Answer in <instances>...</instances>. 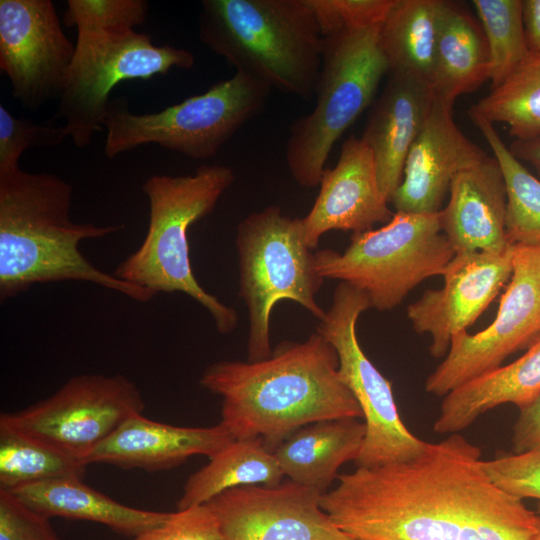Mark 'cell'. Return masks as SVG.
I'll return each instance as SVG.
<instances>
[{
	"label": "cell",
	"instance_id": "cell-4",
	"mask_svg": "<svg viewBox=\"0 0 540 540\" xmlns=\"http://www.w3.org/2000/svg\"><path fill=\"white\" fill-rule=\"evenodd\" d=\"M199 38L269 88L311 100L324 40L308 0H203Z\"/></svg>",
	"mask_w": 540,
	"mask_h": 540
},
{
	"label": "cell",
	"instance_id": "cell-2",
	"mask_svg": "<svg viewBox=\"0 0 540 540\" xmlns=\"http://www.w3.org/2000/svg\"><path fill=\"white\" fill-rule=\"evenodd\" d=\"M338 355L317 331L306 340L281 341L259 361H220L200 384L222 398L220 424L235 440L259 438L275 449L316 421L363 418L340 378Z\"/></svg>",
	"mask_w": 540,
	"mask_h": 540
},
{
	"label": "cell",
	"instance_id": "cell-18",
	"mask_svg": "<svg viewBox=\"0 0 540 540\" xmlns=\"http://www.w3.org/2000/svg\"><path fill=\"white\" fill-rule=\"evenodd\" d=\"M485 156L457 127L452 107L434 98L390 202L396 212H439L454 177Z\"/></svg>",
	"mask_w": 540,
	"mask_h": 540
},
{
	"label": "cell",
	"instance_id": "cell-38",
	"mask_svg": "<svg viewBox=\"0 0 540 540\" xmlns=\"http://www.w3.org/2000/svg\"><path fill=\"white\" fill-rule=\"evenodd\" d=\"M519 410L512 435L515 454L540 448V395L531 404Z\"/></svg>",
	"mask_w": 540,
	"mask_h": 540
},
{
	"label": "cell",
	"instance_id": "cell-25",
	"mask_svg": "<svg viewBox=\"0 0 540 540\" xmlns=\"http://www.w3.org/2000/svg\"><path fill=\"white\" fill-rule=\"evenodd\" d=\"M490 80V59L479 23L455 2L442 0L430 88L441 103L456 99Z\"/></svg>",
	"mask_w": 540,
	"mask_h": 540
},
{
	"label": "cell",
	"instance_id": "cell-33",
	"mask_svg": "<svg viewBox=\"0 0 540 540\" xmlns=\"http://www.w3.org/2000/svg\"><path fill=\"white\" fill-rule=\"evenodd\" d=\"M145 0H68L64 13L67 27L126 26L135 29L148 14Z\"/></svg>",
	"mask_w": 540,
	"mask_h": 540
},
{
	"label": "cell",
	"instance_id": "cell-27",
	"mask_svg": "<svg viewBox=\"0 0 540 540\" xmlns=\"http://www.w3.org/2000/svg\"><path fill=\"white\" fill-rule=\"evenodd\" d=\"M284 474L259 438L233 440L186 481L177 509L203 505L220 493L245 485H279Z\"/></svg>",
	"mask_w": 540,
	"mask_h": 540
},
{
	"label": "cell",
	"instance_id": "cell-17",
	"mask_svg": "<svg viewBox=\"0 0 540 540\" xmlns=\"http://www.w3.org/2000/svg\"><path fill=\"white\" fill-rule=\"evenodd\" d=\"M320 190L302 218L305 240L312 250L330 230L361 233L388 223L394 213L382 194L373 154L362 138L351 136L341 147L333 168H325Z\"/></svg>",
	"mask_w": 540,
	"mask_h": 540
},
{
	"label": "cell",
	"instance_id": "cell-23",
	"mask_svg": "<svg viewBox=\"0 0 540 540\" xmlns=\"http://www.w3.org/2000/svg\"><path fill=\"white\" fill-rule=\"evenodd\" d=\"M10 492L49 518L95 522L133 538L163 524L171 515L124 505L88 486L78 476L26 485Z\"/></svg>",
	"mask_w": 540,
	"mask_h": 540
},
{
	"label": "cell",
	"instance_id": "cell-9",
	"mask_svg": "<svg viewBox=\"0 0 540 540\" xmlns=\"http://www.w3.org/2000/svg\"><path fill=\"white\" fill-rule=\"evenodd\" d=\"M270 91L259 80L236 72L204 93L156 113L135 114L125 97L112 99L103 121L105 156L112 159L138 146L157 144L192 159L214 157L264 108Z\"/></svg>",
	"mask_w": 540,
	"mask_h": 540
},
{
	"label": "cell",
	"instance_id": "cell-19",
	"mask_svg": "<svg viewBox=\"0 0 540 540\" xmlns=\"http://www.w3.org/2000/svg\"><path fill=\"white\" fill-rule=\"evenodd\" d=\"M449 201L441 209L442 231L455 255L502 253L511 245L506 234L507 194L494 157L462 169L453 179Z\"/></svg>",
	"mask_w": 540,
	"mask_h": 540
},
{
	"label": "cell",
	"instance_id": "cell-7",
	"mask_svg": "<svg viewBox=\"0 0 540 540\" xmlns=\"http://www.w3.org/2000/svg\"><path fill=\"white\" fill-rule=\"evenodd\" d=\"M239 296L248 309L247 361L272 354L270 318L283 300L298 303L321 320L326 310L317 302L324 279L315 268L304 235L302 218L285 216L271 205L250 213L237 226Z\"/></svg>",
	"mask_w": 540,
	"mask_h": 540
},
{
	"label": "cell",
	"instance_id": "cell-14",
	"mask_svg": "<svg viewBox=\"0 0 540 540\" xmlns=\"http://www.w3.org/2000/svg\"><path fill=\"white\" fill-rule=\"evenodd\" d=\"M74 55L51 0H0V70L24 108L59 100Z\"/></svg>",
	"mask_w": 540,
	"mask_h": 540
},
{
	"label": "cell",
	"instance_id": "cell-3",
	"mask_svg": "<svg viewBox=\"0 0 540 540\" xmlns=\"http://www.w3.org/2000/svg\"><path fill=\"white\" fill-rule=\"evenodd\" d=\"M73 188L47 172L20 167L0 172V300L41 283L82 281L141 303L155 294L93 265L79 250L85 239L117 232L123 225L76 223L70 217Z\"/></svg>",
	"mask_w": 540,
	"mask_h": 540
},
{
	"label": "cell",
	"instance_id": "cell-10",
	"mask_svg": "<svg viewBox=\"0 0 540 540\" xmlns=\"http://www.w3.org/2000/svg\"><path fill=\"white\" fill-rule=\"evenodd\" d=\"M195 58L184 48L155 45L151 36L122 26L77 29L75 55L55 114L78 148L101 131L109 94L126 80H148L173 68L188 70Z\"/></svg>",
	"mask_w": 540,
	"mask_h": 540
},
{
	"label": "cell",
	"instance_id": "cell-11",
	"mask_svg": "<svg viewBox=\"0 0 540 540\" xmlns=\"http://www.w3.org/2000/svg\"><path fill=\"white\" fill-rule=\"evenodd\" d=\"M371 308L368 297L340 282L331 306L316 331L336 350L339 375L358 402L365 420V437L354 460L356 467H376L412 460L428 447L404 425L392 385L363 352L357 338L359 316Z\"/></svg>",
	"mask_w": 540,
	"mask_h": 540
},
{
	"label": "cell",
	"instance_id": "cell-40",
	"mask_svg": "<svg viewBox=\"0 0 540 540\" xmlns=\"http://www.w3.org/2000/svg\"><path fill=\"white\" fill-rule=\"evenodd\" d=\"M509 149L518 160L530 164L540 176V133L525 140L515 139Z\"/></svg>",
	"mask_w": 540,
	"mask_h": 540
},
{
	"label": "cell",
	"instance_id": "cell-30",
	"mask_svg": "<svg viewBox=\"0 0 540 540\" xmlns=\"http://www.w3.org/2000/svg\"><path fill=\"white\" fill-rule=\"evenodd\" d=\"M87 464L26 434L0 427V488H16L57 478L82 477Z\"/></svg>",
	"mask_w": 540,
	"mask_h": 540
},
{
	"label": "cell",
	"instance_id": "cell-13",
	"mask_svg": "<svg viewBox=\"0 0 540 540\" xmlns=\"http://www.w3.org/2000/svg\"><path fill=\"white\" fill-rule=\"evenodd\" d=\"M540 334V244L513 245L512 274L497 315L485 329L453 336L448 353L428 376L425 390L445 396L501 366Z\"/></svg>",
	"mask_w": 540,
	"mask_h": 540
},
{
	"label": "cell",
	"instance_id": "cell-8",
	"mask_svg": "<svg viewBox=\"0 0 540 540\" xmlns=\"http://www.w3.org/2000/svg\"><path fill=\"white\" fill-rule=\"evenodd\" d=\"M454 256L441 211L395 212L382 227L352 234L343 253L315 252V268L323 279L345 282L363 292L371 307L388 311L424 280L442 276Z\"/></svg>",
	"mask_w": 540,
	"mask_h": 540
},
{
	"label": "cell",
	"instance_id": "cell-32",
	"mask_svg": "<svg viewBox=\"0 0 540 540\" xmlns=\"http://www.w3.org/2000/svg\"><path fill=\"white\" fill-rule=\"evenodd\" d=\"M67 137L63 125L17 118L0 105V172L20 167V157L26 150L55 147Z\"/></svg>",
	"mask_w": 540,
	"mask_h": 540
},
{
	"label": "cell",
	"instance_id": "cell-35",
	"mask_svg": "<svg viewBox=\"0 0 540 540\" xmlns=\"http://www.w3.org/2000/svg\"><path fill=\"white\" fill-rule=\"evenodd\" d=\"M49 519L0 488V540H63Z\"/></svg>",
	"mask_w": 540,
	"mask_h": 540
},
{
	"label": "cell",
	"instance_id": "cell-39",
	"mask_svg": "<svg viewBox=\"0 0 540 540\" xmlns=\"http://www.w3.org/2000/svg\"><path fill=\"white\" fill-rule=\"evenodd\" d=\"M526 42L531 54H540V0H522Z\"/></svg>",
	"mask_w": 540,
	"mask_h": 540
},
{
	"label": "cell",
	"instance_id": "cell-6",
	"mask_svg": "<svg viewBox=\"0 0 540 540\" xmlns=\"http://www.w3.org/2000/svg\"><path fill=\"white\" fill-rule=\"evenodd\" d=\"M380 23L341 25L322 33V65L316 104L290 127L286 162L301 186L319 185L331 149L373 102L389 72L379 44Z\"/></svg>",
	"mask_w": 540,
	"mask_h": 540
},
{
	"label": "cell",
	"instance_id": "cell-22",
	"mask_svg": "<svg viewBox=\"0 0 540 540\" xmlns=\"http://www.w3.org/2000/svg\"><path fill=\"white\" fill-rule=\"evenodd\" d=\"M540 395V338L520 358L484 373L454 389L441 404L433 429L457 433L485 412L512 403L519 409Z\"/></svg>",
	"mask_w": 540,
	"mask_h": 540
},
{
	"label": "cell",
	"instance_id": "cell-1",
	"mask_svg": "<svg viewBox=\"0 0 540 540\" xmlns=\"http://www.w3.org/2000/svg\"><path fill=\"white\" fill-rule=\"evenodd\" d=\"M482 462L480 448L453 433L412 460L338 475L320 506L355 540H537L539 514Z\"/></svg>",
	"mask_w": 540,
	"mask_h": 540
},
{
	"label": "cell",
	"instance_id": "cell-36",
	"mask_svg": "<svg viewBox=\"0 0 540 540\" xmlns=\"http://www.w3.org/2000/svg\"><path fill=\"white\" fill-rule=\"evenodd\" d=\"M134 540H223V536L215 513L203 504L171 512L163 524Z\"/></svg>",
	"mask_w": 540,
	"mask_h": 540
},
{
	"label": "cell",
	"instance_id": "cell-5",
	"mask_svg": "<svg viewBox=\"0 0 540 540\" xmlns=\"http://www.w3.org/2000/svg\"><path fill=\"white\" fill-rule=\"evenodd\" d=\"M231 168L203 165L193 175H154L143 184L149 224L139 248L114 272L121 280L158 293H183L204 307L221 334L239 323L236 310L207 292L191 267L188 231L215 208L234 182Z\"/></svg>",
	"mask_w": 540,
	"mask_h": 540
},
{
	"label": "cell",
	"instance_id": "cell-31",
	"mask_svg": "<svg viewBox=\"0 0 540 540\" xmlns=\"http://www.w3.org/2000/svg\"><path fill=\"white\" fill-rule=\"evenodd\" d=\"M490 59L491 89L499 86L530 54L522 0H473Z\"/></svg>",
	"mask_w": 540,
	"mask_h": 540
},
{
	"label": "cell",
	"instance_id": "cell-15",
	"mask_svg": "<svg viewBox=\"0 0 540 540\" xmlns=\"http://www.w3.org/2000/svg\"><path fill=\"white\" fill-rule=\"evenodd\" d=\"M322 494L286 480L232 488L206 504L219 521L223 540H355L321 508Z\"/></svg>",
	"mask_w": 540,
	"mask_h": 540
},
{
	"label": "cell",
	"instance_id": "cell-16",
	"mask_svg": "<svg viewBox=\"0 0 540 540\" xmlns=\"http://www.w3.org/2000/svg\"><path fill=\"white\" fill-rule=\"evenodd\" d=\"M513 246L502 253L455 255L443 286L426 290L407 307V317L419 334H429L434 358L445 357L456 334L467 331L491 304L512 274Z\"/></svg>",
	"mask_w": 540,
	"mask_h": 540
},
{
	"label": "cell",
	"instance_id": "cell-26",
	"mask_svg": "<svg viewBox=\"0 0 540 540\" xmlns=\"http://www.w3.org/2000/svg\"><path fill=\"white\" fill-rule=\"evenodd\" d=\"M442 0H394L379 28L389 72L430 86Z\"/></svg>",
	"mask_w": 540,
	"mask_h": 540
},
{
	"label": "cell",
	"instance_id": "cell-29",
	"mask_svg": "<svg viewBox=\"0 0 540 540\" xmlns=\"http://www.w3.org/2000/svg\"><path fill=\"white\" fill-rule=\"evenodd\" d=\"M492 124L505 123L517 140L540 133V54H529L496 88L469 109Z\"/></svg>",
	"mask_w": 540,
	"mask_h": 540
},
{
	"label": "cell",
	"instance_id": "cell-20",
	"mask_svg": "<svg viewBox=\"0 0 540 540\" xmlns=\"http://www.w3.org/2000/svg\"><path fill=\"white\" fill-rule=\"evenodd\" d=\"M235 440L219 423L212 427H182L136 414L122 423L86 459L121 468L160 471L196 455L212 457Z\"/></svg>",
	"mask_w": 540,
	"mask_h": 540
},
{
	"label": "cell",
	"instance_id": "cell-37",
	"mask_svg": "<svg viewBox=\"0 0 540 540\" xmlns=\"http://www.w3.org/2000/svg\"><path fill=\"white\" fill-rule=\"evenodd\" d=\"M321 32L347 24L380 23L394 0H308Z\"/></svg>",
	"mask_w": 540,
	"mask_h": 540
},
{
	"label": "cell",
	"instance_id": "cell-41",
	"mask_svg": "<svg viewBox=\"0 0 540 540\" xmlns=\"http://www.w3.org/2000/svg\"><path fill=\"white\" fill-rule=\"evenodd\" d=\"M536 512L539 514L540 516V503L538 504L537 506V509H536ZM537 540H540V530H539V536H538V539Z\"/></svg>",
	"mask_w": 540,
	"mask_h": 540
},
{
	"label": "cell",
	"instance_id": "cell-12",
	"mask_svg": "<svg viewBox=\"0 0 540 540\" xmlns=\"http://www.w3.org/2000/svg\"><path fill=\"white\" fill-rule=\"evenodd\" d=\"M144 407L139 388L126 376L81 374L44 400L2 413L0 427L31 436L87 464L88 456Z\"/></svg>",
	"mask_w": 540,
	"mask_h": 540
},
{
	"label": "cell",
	"instance_id": "cell-21",
	"mask_svg": "<svg viewBox=\"0 0 540 540\" xmlns=\"http://www.w3.org/2000/svg\"><path fill=\"white\" fill-rule=\"evenodd\" d=\"M433 102L429 84L390 73L383 92L372 103L361 138L373 154L378 184L389 202L402 181L408 152Z\"/></svg>",
	"mask_w": 540,
	"mask_h": 540
},
{
	"label": "cell",
	"instance_id": "cell-28",
	"mask_svg": "<svg viewBox=\"0 0 540 540\" xmlns=\"http://www.w3.org/2000/svg\"><path fill=\"white\" fill-rule=\"evenodd\" d=\"M497 160L506 186V234L511 245L540 244V180L505 145L493 124L469 112Z\"/></svg>",
	"mask_w": 540,
	"mask_h": 540
},
{
	"label": "cell",
	"instance_id": "cell-34",
	"mask_svg": "<svg viewBox=\"0 0 540 540\" xmlns=\"http://www.w3.org/2000/svg\"><path fill=\"white\" fill-rule=\"evenodd\" d=\"M482 466L490 479L507 493L522 500L540 501V448L483 460Z\"/></svg>",
	"mask_w": 540,
	"mask_h": 540
},
{
	"label": "cell",
	"instance_id": "cell-24",
	"mask_svg": "<svg viewBox=\"0 0 540 540\" xmlns=\"http://www.w3.org/2000/svg\"><path fill=\"white\" fill-rule=\"evenodd\" d=\"M365 432L357 418L320 420L296 430L273 454L288 480L325 493L338 469L358 456Z\"/></svg>",
	"mask_w": 540,
	"mask_h": 540
}]
</instances>
